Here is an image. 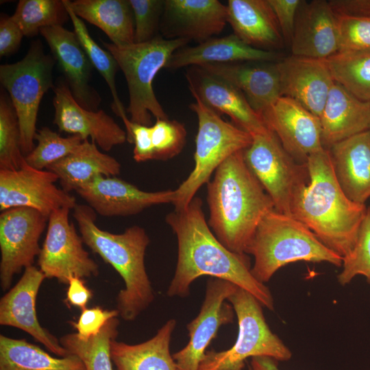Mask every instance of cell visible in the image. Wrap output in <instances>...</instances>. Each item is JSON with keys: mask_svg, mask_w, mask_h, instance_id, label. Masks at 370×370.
Returning <instances> with one entry per match:
<instances>
[{"mask_svg": "<svg viewBox=\"0 0 370 370\" xmlns=\"http://www.w3.org/2000/svg\"><path fill=\"white\" fill-rule=\"evenodd\" d=\"M0 370H86L81 359L56 358L25 339L0 335Z\"/></svg>", "mask_w": 370, "mask_h": 370, "instance_id": "cell-32", "label": "cell"}, {"mask_svg": "<svg viewBox=\"0 0 370 370\" xmlns=\"http://www.w3.org/2000/svg\"><path fill=\"white\" fill-rule=\"evenodd\" d=\"M237 287L229 281L219 278L208 280L200 311L186 326L188 343L173 354L177 370H197L208 346L217 337L220 327L233 322L235 312L231 304L226 301Z\"/></svg>", "mask_w": 370, "mask_h": 370, "instance_id": "cell-14", "label": "cell"}, {"mask_svg": "<svg viewBox=\"0 0 370 370\" xmlns=\"http://www.w3.org/2000/svg\"><path fill=\"white\" fill-rule=\"evenodd\" d=\"M290 46L292 55L316 59L338 51V18L328 1H301Z\"/></svg>", "mask_w": 370, "mask_h": 370, "instance_id": "cell-21", "label": "cell"}, {"mask_svg": "<svg viewBox=\"0 0 370 370\" xmlns=\"http://www.w3.org/2000/svg\"><path fill=\"white\" fill-rule=\"evenodd\" d=\"M328 3L338 16H370V0H330Z\"/></svg>", "mask_w": 370, "mask_h": 370, "instance_id": "cell-48", "label": "cell"}, {"mask_svg": "<svg viewBox=\"0 0 370 370\" xmlns=\"http://www.w3.org/2000/svg\"><path fill=\"white\" fill-rule=\"evenodd\" d=\"M73 216L80 236L94 253L119 273L125 284L116 297V310L125 321L134 320L154 299V294L145 265L149 243L145 230L138 225L114 234L96 224V212L88 205L76 204Z\"/></svg>", "mask_w": 370, "mask_h": 370, "instance_id": "cell-4", "label": "cell"}, {"mask_svg": "<svg viewBox=\"0 0 370 370\" xmlns=\"http://www.w3.org/2000/svg\"><path fill=\"white\" fill-rule=\"evenodd\" d=\"M249 370H253L251 367H249Z\"/></svg>", "mask_w": 370, "mask_h": 370, "instance_id": "cell-50", "label": "cell"}, {"mask_svg": "<svg viewBox=\"0 0 370 370\" xmlns=\"http://www.w3.org/2000/svg\"><path fill=\"white\" fill-rule=\"evenodd\" d=\"M56 60L44 53L36 40L20 61L0 66V82L8 92L20 131V148L24 156L34 148L36 121L41 99L53 88V68Z\"/></svg>", "mask_w": 370, "mask_h": 370, "instance_id": "cell-9", "label": "cell"}, {"mask_svg": "<svg viewBox=\"0 0 370 370\" xmlns=\"http://www.w3.org/2000/svg\"><path fill=\"white\" fill-rule=\"evenodd\" d=\"M186 130L182 123L169 119H156L151 125L153 160H166L179 154L186 143Z\"/></svg>", "mask_w": 370, "mask_h": 370, "instance_id": "cell-40", "label": "cell"}, {"mask_svg": "<svg viewBox=\"0 0 370 370\" xmlns=\"http://www.w3.org/2000/svg\"><path fill=\"white\" fill-rule=\"evenodd\" d=\"M284 42L291 44L300 0H269Z\"/></svg>", "mask_w": 370, "mask_h": 370, "instance_id": "cell-44", "label": "cell"}, {"mask_svg": "<svg viewBox=\"0 0 370 370\" xmlns=\"http://www.w3.org/2000/svg\"><path fill=\"white\" fill-rule=\"evenodd\" d=\"M25 162L20 148L18 122L12 102L0 97V170L19 169Z\"/></svg>", "mask_w": 370, "mask_h": 370, "instance_id": "cell-38", "label": "cell"}, {"mask_svg": "<svg viewBox=\"0 0 370 370\" xmlns=\"http://www.w3.org/2000/svg\"><path fill=\"white\" fill-rule=\"evenodd\" d=\"M126 133L127 140L134 144L133 158L136 162H142L153 160L151 125L147 126L131 121Z\"/></svg>", "mask_w": 370, "mask_h": 370, "instance_id": "cell-45", "label": "cell"}, {"mask_svg": "<svg viewBox=\"0 0 370 370\" xmlns=\"http://www.w3.org/2000/svg\"><path fill=\"white\" fill-rule=\"evenodd\" d=\"M278 360L268 356L251 358V367L253 370H280Z\"/></svg>", "mask_w": 370, "mask_h": 370, "instance_id": "cell-49", "label": "cell"}, {"mask_svg": "<svg viewBox=\"0 0 370 370\" xmlns=\"http://www.w3.org/2000/svg\"><path fill=\"white\" fill-rule=\"evenodd\" d=\"M245 254L254 256L251 272L263 284L282 267L297 261L343 264V258L324 245L306 225L275 210L262 217Z\"/></svg>", "mask_w": 370, "mask_h": 370, "instance_id": "cell-5", "label": "cell"}, {"mask_svg": "<svg viewBox=\"0 0 370 370\" xmlns=\"http://www.w3.org/2000/svg\"><path fill=\"white\" fill-rule=\"evenodd\" d=\"M62 189L77 190L98 175L115 176L121 172V164L113 157L99 151L97 145L84 140L71 154L49 166Z\"/></svg>", "mask_w": 370, "mask_h": 370, "instance_id": "cell-30", "label": "cell"}, {"mask_svg": "<svg viewBox=\"0 0 370 370\" xmlns=\"http://www.w3.org/2000/svg\"><path fill=\"white\" fill-rule=\"evenodd\" d=\"M119 321L110 319L101 332L87 341L79 339L76 333L68 334L60 338L61 345L69 354L78 356L86 370H112L110 344L118 334Z\"/></svg>", "mask_w": 370, "mask_h": 370, "instance_id": "cell-35", "label": "cell"}, {"mask_svg": "<svg viewBox=\"0 0 370 370\" xmlns=\"http://www.w3.org/2000/svg\"><path fill=\"white\" fill-rule=\"evenodd\" d=\"M195 102L189 108L197 114L198 130L195 138V166L187 178L175 190L172 203L175 210L185 208L201 186L208 184L217 169L234 153L243 151L252 141V136L225 121L221 115L193 96Z\"/></svg>", "mask_w": 370, "mask_h": 370, "instance_id": "cell-7", "label": "cell"}, {"mask_svg": "<svg viewBox=\"0 0 370 370\" xmlns=\"http://www.w3.org/2000/svg\"><path fill=\"white\" fill-rule=\"evenodd\" d=\"M306 164L310 182L297 197L291 216L343 258L355 245L367 207L352 201L343 191L328 149L311 154Z\"/></svg>", "mask_w": 370, "mask_h": 370, "instance_id": "cell-3", "label": "cell"}, {"mask_svg": "<svg viewBox=\"0 0 370 370\" xmlns=\"http://www.w3.org/2000/svg\"><path fill=\"white\" fill-rule=\"evenodd\" d=\"M66 8L69 18L71 20L74 32L87 55L93 67L103 77L107 83L113 99L112 109L119 116L125 127L130 122L127 116L123 105L122 104L116 88L115 75L119 65L114 56L106 49L101 47L90 36L88 30L79 16H77L70 8L68 0H63Z\"/></svg>", "mask_w": 370, "mask_h": 370, "instance_id": "cell-33", "label": "cell"}, {"mask_svg": "<svg viewBox=\"0 0 370 370\" xmlns=\"http://www.w3.org/2000/svg\"><path fill=\"white\" fill-rule=\"evenodd\" d=\"M238 320L235 343L227 350L206 351L197 370H243L248 358L268 356L278 361L288 360L292 354L270 330L262 305L250 293L238 286L227 298Z\"/></svg>", "mask_w": 370, "mask_h": 370, "instance_id": "cell-8", "label": "cell"}, {"mask_svg": "<svg viewBox=\"0 0 370 370\" xmlns=\"http://www.w3.org/2000/svg\"><path fill=\"white\" fill-rule=\"evenodd\" d=\"M325 60L335 82L358 99L370 101V51L337 52Z\"/></svg>", "mask_w": 370, "mask_h": 370, "instance_id": "cell-34", "label": "cell"}, {"mask_svg": "<svg viewBox=\"0 0 370 370\" xmlns=\"http://www.w3.org/2000/svg\"><path fill=\"white\" fill-rule=\"evenodd\" d=\"M47 217L25 207L8 209L0 214V284L8 290L14 276L33 265L41 251L39 239Z\"/></svg>", "mask_w": 370, "mask_h": 370, "instance_id": "cell-12", "label": "cell"}, {"mask_svg": "<svg viewBox=\"0 0 370 370\" xmlns=\"http://www.w3.org/2000/svg\"><path fill=\"white\" fill-rule=\"evenodd\" d=\"M324 149L370 130V101H362L334 83L320 116Z\"/></svg>", "mask_w": 370, "mask_h": 370, "instance_id": "cell-26", "label": "cell"}, {"mask_svg": "<svg viewBox=\"0 0 370 370\" xmlns=\"http://www.w3.org/2000/svg\"><path fill=\"white\" fill-rule=\"evenodd\" d=\"M45 278L33 265L25 269L18 282L0 299V324L23 330L51 352L64 357L70 354L60 340L41 326L36 314V297Z\"/></svg>", "mask_w": 370, "mask_h": 370, "instance_id": "cell-18", "label": "cell"}, {"mask_svg": "<svg viewBox=\"0 0 370 370\" xmlns=\"http://www.w3.org/2000/svg\"><path fill=\"white\" fill-rule=\"evenodd\" d=\"M68 18L63 0H21L11 16L27 37L37 35L45 27L62 26Z\"/></svg>", "mask_w": 370, "mask_h": 370, "instance_id": "cell-36", "label": "cell"}, {"mask_svg": "<svg viewBox=\"0 0 370 370\" xmlns=\"http://www.w3.org/2000/svg\"><path fill=\"white\" fill-rule=\"evenodd\" d=\"M227 23L234 34L246 44L274 51L284 42L269 0H229Z\"/></svg>", "mask_w": 370, "mask_h": 370, "instance_id": "cell-27", "label": "cell"}, {"mask_svg": "<svg viewBox=\"0 0 370 370\" xmlns=\"http://www.w3.org/2000/svg\"><path fill=\"white\" fill-rule=\"evenodd\" d=\"M197 66L236 86L260 115L282 96L277 62H245Z\"/></svg>", "mask_w": 370, "mask_h": 370, "instance_id": "cell-24", "label": "cell"}, {"mask_svg": "<svg viewBox=\"0 0 370 370\" xmlns=\"http://www.w3.org/2000/svg\"><path fill=\"white\" fill-rule=\"evenodd\" d=\"M267 127L298 162L324 149L320 119L297 101L281 96L260 114Z\"/></svg>", "mask_w": 370, "mask_h": 370, "instance_id": "cell-15", "label": "cell"}, {"mask_svg": "<svg viewBox=\"0 0 370 370\" xmlns=\"http://www.w3.org/2000/svg\"><path fill=\"white\" fill-rule=\"evenodd\" d=\"M186 77L193 96L217 114L229 116L236 126L251 136L270 131L242 92L230 82L197 66H191Z\"/></svg>", "mask_w": 370, "mask_h": 370, "instance_id": "cell-19", "label": "cell"}, {"mask_svg": "<svg viewBox=\"0 0 370 370\" xmlns=\"http://www.w3.org/2000/svg\"><path fill=\"white\" fill-rule=\"evenodd\" d=\"M96 213L107 217L136 214L155 205L173 203L175 190L147 192L115 176L98 175L76 190Z\"/></svg>", "mask_w": 370, "mask_h": 370, "instance_id": "cell-17", "label": "cell"}, {"mask_svg": "<svg viewBox=\"0 0 370 370\" xmlns=\"http://www.w3.org/2000/svg\"><path fill=\"white\" fill-rule=\"evenodd\" d=\"M243 155L247 165L271 198L274 210L291 216L297 197L310 182L306 163L296 161L271 130L252 136Z\"/></svg>", "mask_w": 370, "mask_h": 370, "instance_id": "cell-10", "label": "cell"}, {"mask_svg": "<svg viewBox=\"0 0 370 370\" xmlns=\"http://www.w3.org/2000/svg\"><path fill=\"white\" fill-rule=\"evenodd\" d=\"M119 315L116 309L109 310L95 306L82 310L77 321L69 323L77 330V337L87 341L97 336L110 319Z\"/></svg>", "mask_w": 370, "mask_h": 370, "instance_id": "cell-43", "label": "cell"}, {"mask_svg": "<svg viewBox=\"0 0 370 370\" xmlns=\"http://www.w3.org/2000/svg\"><path fill=\"white\" fill-rule=\"evenodd\" d=\"M328 151L343 191L352 201L365 204L370 198V130L337 143Z\"/></svg>", "mask_w": 370, "mask_h": 370, "instance_id": "cell-25", "label": "cell"}, {"mask_svg": "<svg viewBox=\"0 0 370 370\" xmlns=\"http://www.w3.org/2000/svg\"><path fill=\"white\" fill-rule=\"evenodd\" d=\"M166 221L177 241V260L167 289L169 297L188 296L193 282L209 275L237 285L253 295L262 306L274 310L271 293L252 275L247 254L229 250L212 232L199 197H195L185 208L169 213Z\"/></svg>", "mask_w": 370, "mask_h": 370, "instance_id": "cell-1", "label": "cell"}, {"mask_svg": "<svg viewBox=\"0 0 370 370\" xmlns=\"http://www.w3.org/2000/svg\"><path fill=\"white\" fill-rule=\"evenodd\" d=\"M24 36L20 27L11 16H1L0 20V56H7L19 47Z\"/></svg>", "mask_w": 370, "mask_h": 370, "instance_id": "cell-46", "label": "cell"}, {"mask_svg": "<svg viewBox=\"0 0 370 370\" xmlns=\"http://www.w3.org/2000/svg\"><path fill=\"white\" fill-rule=\"evenodd\" d=\"M134 22V42L142 43L154 38L162 16L164 1L129 0Z\"/></svg>", "mask_w": 370, "mask_h": 370, "instance_id": "cell-42", "label": "cell"}, {"mask_svg": "<svg viewBox=\"0 0 370 370\" xmlns=\"http://www.w3.org/2000/svg\"><path fill=\"white\" fill-rule=\"evenodd\" d=\"M162 19V32L169 39L201 43L223 31L227 5L218 0H166Z\"/></svg>", "mask_w": 370, "mask_h": 370, "instance_id": "cell-20", "label": "cell"}, {"mask_svg": "<svg viewBox=\"0 0 370 370\" xmlns=\"http://www.w3.org/2000/svg\"><path fill=\"white\" fill-rule=\"evenodd\" d=\"M80 18L100 28L112 43L122 47L134 43V22L129 0H68Z\"/></svg>", "mask_w": 370, "mask_h": 370, "instance_id": "cell-31", "label": "cell"}, {"mask_svg": "<svg viewBox=\"0 0 370 370\" xmlns=\"http://www.w3.org/2000/svg\"><path fill=\"white\" fill-rule=\"evenodd\" d=\"M243 151L227 158L207 184L208 224L225 247L241 254H245L262 217L274 210L271 198L247 165Z\"/></svg>", "mask_w": 370, "mask_h": 370, "instance_id": "cell-2", "label": "cell"}, {"mask_svg": "<svg viewBox=\"0 0 370 370\" xmlns=\"http://www.w3.org/2000/svg\"><path fill=\"white\" fill-rule=\"evenodd\" d=\"M66 301L69 305L80 308H86L87 304L92 297L91 291L86 286L83 278L71 276L68 282Z\"/></svg>", "mask_w": 370, "mask_h": 370, "instance_id": "cell-47", "label": "cell"}, {"mask_svg": "<svg viewBox=\"0 0 370 370\" xmlns=\"http://www.w3.org/2000/svg\"><path fill=\"white\" fill-rule=\"evenodd\" d=\"M342 266L337 275L341 285L347 284L358 275L365 276L370 283V207L367 209L355 245L343 258Z\"/></svg>", "mask_w": 370, "mask_h": 370, "instance_id": "cell-39", "label": "cell"}, {"mask_svg": "<svg viewBox=\"0 0 370 370\" xmlns=\"http://www.w3.org/2000/svg\"><path fill=\"white\" fill-rule=\"evenodd\" d=\"M38 145L25 160L31 167L44 170L73 152L84 140L79 135L62 137L48 127L36 131L34 136Z\"/></svg>", "mask_w": 370, "mask_h": 370, "instance_id": "cell-37", "label": "cell"}, {"mask_svg": "<svg viewBox=\"0 0 370 370\" xmlns=\"http://www.w3.org/2000/svg\"><path fill=\"white\" fill-rule=\"evenodd\" d=\"M338 51H370V16H338Z\"/></svg>", "mask_w": 370, "mask_h": 370, "instance_id": "cell-41", "label": "cell"}, {"mask_svg": "<svg viewBox=\"0 0 370 370\" xmlns=\"http://www.w3.org/2000/svg\"><path fill=\"white\" fill-rule=\"evenodd\" d=\"M176 326L173 319L167 321L150 339L130 345L113 340L110 357L117 370H177L170 352L172 334Z\"/></svg>", "mask_w": 370, "mask_h": 370, "instance_id": "cell-29", "label": "cell"}, {"mask_svg": "<svg viewBox=\"0 0 370 370\" xmlns=\"http://www.w3.org/2000/svg\"><path fill=\"white\" fill-rule=\"evenodd\" d=\"M189 42L186 38L156 36L145 42L119 47L102 41L126 79L129 91L126 112L132 123L150 126L151 114L156 119H169L154 93L153 81L158 71L165 68L173 53Z\"/></svg>", "mask_w": 370, "mask_h": 370, "instance_id": "cell-6", "label": "cell"}, {"mask_svg": "<svg viewBox=\"0 0 370 370\" xmlns=\"http://www.w3.org/2000/svg\"><path fill=\"white\" fill-rule=\"evenodd\" d=\"M58 176L48 170H38L26 161L17 170H0V210L25 207L49 217L60 208L73 209L75 197L58 188Z\"/></svg>", "mask_w": 370, "mask_h": 370, "instance_id": "cell-13", "label": "cell"}, {"mask_svg": "<svg viewBox=\"0 0 370 370\" xmlns=\"http://www.w3.org/2000/svg\"><path fill=\"white\" fill-rule=\"evenodd\" d=\"M40 33L48 43L75 99L82 107L97 111L101 97L89 84L93 66L75 32L56 25L45 27Z\"/></svg>", "mask_w": 370, "mask_h": 370, "instance_id": "cell-22", "label": "cell"}, {"mask_svg": "<svg viewBox=\"0 0 370 370\" xmlns=\"http://www.w3.org/2000/svg\"><path fill=\"white\" fill-rule=\"evenodd\" d=\"M279 58L280 54L275 51L254 48L233 34L212 38L194 47L177 49L170 58L165 69L245 62H276Z\"/></svg>", "mask_w": 370, "mask_h": 370, "instance_id": "cell-28", "label": "cell"}, {"mask_svg": "<svg viewBox=\"0 0 370 370\" xmlns=\"http://www.w3.org/2000/svg\"><path fill=\"white\" fill-rule=\"evenodd\" d=\"M282 96L320 118L334 80L326 60L291 55L277 62Z\"/></svg>", "mask_w": 370, "mask_h": 370, "instance_id": "cell-23", "label": "cell"}, {"mask_svg": "<svg viewBox=\"0 0 370 370\" xmlns=\"http://www.w3.org/2000/svg\"><path fill=\"white\" fill-rule=\"evenodd\" d=\"M53 89V123L60 132L79 135L84 140L90 137L106 151L127 140L126 131L105 111L90 110L79 105L64 79H59Z\"/></svg>", "mask_w": 370, "mask_h": 370, "instance_id": "cell-16", "label": "cell"}, {"mask_svg": "<svg viewBox=\"0 0 370 370\" xmlns=\"http://www.w3.org/2000/svg\"><path fill=\"white\" fill-rule=\"evenodd\" d=\"M68 208L52 212L38 256V264L46 278L68 284L71 276L89 278L99 274V266L83 247L84 241L69 220Z\"/></svg>", "mask_w": 370, "mask_h": 370, "instance_id": "cell-11", "label": "cell"}]
</instances>
